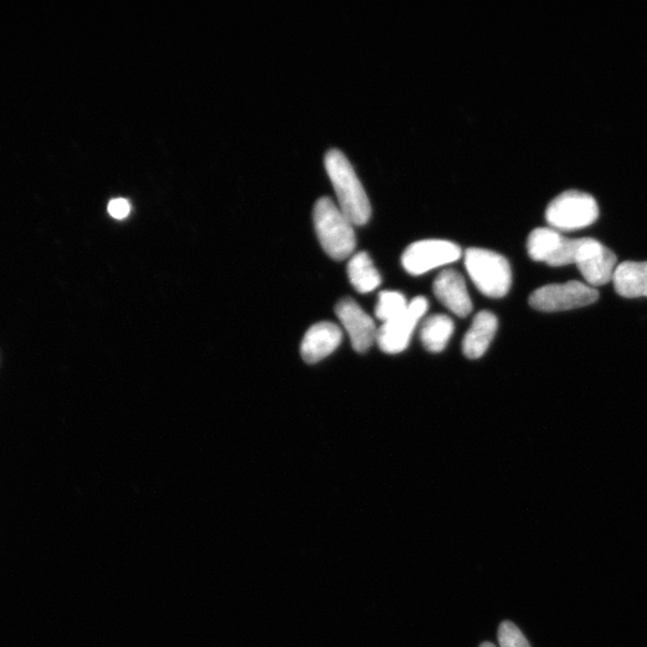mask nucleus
I'll return each instance as SVG.
<instances>
[{"mask_svg":"<svg viewBox=\"0 0 647 647\" xmlns=\"http://www.w3.org/2000/svg\"><path fill=\"white\" fill-rule=\"evenodd\" d=\"M324 162L335 188L338 207L352 225L363 226L369 223L372 215L371 203L348 158L342 152L332 150L327 153Z\"/></svg>","mask_w":647,"mask_h":647,"instance_id":"obj_1","label":"nucleus"},{"mask_svg":"<svg viewBox=\"0 0 647 647\" xmlns=\"http://www.w3.org/2000/svg\"><path fill=\"white\" fill-rule=\"evenodd\" d=\"M314 223L319 243L330 258L345 260L355 253V225L332 199L322 197L317 201Z\"/></svg>","mask_w":647,"mask_h":647,"instance_id":"obj_2","label":"nucleus"},{"mask_svg":"<svg viewBox=\"0 0 647 647\" xmlns=\"http://www.w3.org/2000/svg\"><path fill=\"white\" fill-rule=\"evenodd\" d=\"M465 268L483 296L504 298L511 289L512 270L509 260L490 249L469 248Z\"/></svg>","mask_w":647,"mask_h":647,"instance_id":"obj_3","label":"nucleus"},{"mask_svg":"<svg viewBox=\"0 0 647 647\" xmlns=\"http://www.w3.org/2000/svg\"><path fill=\"white\" fill-rule=\"evenodd\" d=\"M599 209L596 199L581 191H566L554 198L546 210V219L555 230H577L596 223Z\"/></svg>","mask_w":647,"mask_h":647,"instance_id":"obj_4","label":"nucleus"},{"mask_svg":"<svg viewBox=\"0 0 647 647\" xmlns=\"http://www.w3.org/2000/svg\"><path fill=\"white\" fill-rule=\"evenodd\" d=\"M598 291L578 281L564 285H550L538 288L532 294L531 302L541 312H564L595 304Z\"/></svg>","mask_w":647,"mask_h":647,"instance_id":"obj_5","label":"nucleus"},{"mask_svg":"<svg viewBox=\"0 0 647 647\" xmlns=\"http://www.w3.org/2000/svg\"><path fill=\"white\" fill-rule=\"evenodd\" d=\"M462 257V248L446 240H422L407 247L402 264L407 273L420 276L449 266Z\"/></svg>","mask_w":647,"mask_h":647,"instance_id":"obj_6","label":"nucleus"},{"mask_svg":"<svg viewBox=\"0 0 647 647\" xmlns=\"http://www.w3.org/2000/svg\"><path fill=\"white\" fill-rule=\"evenodd\" d=\"M429 311V301L419 297L409 304L400 317L382 324L378 330L377 342L387 355H400L409 346L418 324Z\"/></svg>","mask_w":647,"mask_h":647,"instance_id":"obj_7","label":"nucleus"},{"mask_svg":"<svg viewBox=\"0 0 647 647\" xmlns=\"http://www.w3.org/2000/svg\"><path fill=\"white\" fill-rule=\"evenodd\" d=\"M336 316L350 337L352 348L366 352L377 341L378 330L373 319L355 300L345 299L337 304Z\"/></svg>","mask_w":647,"mask_h":647,"instance_id":"obj_8","label":"nucleus"},{"mask_svg":"<svg viewBox=\"0 0 647 647\" xmlns=\"http://www.w3.org/2000/svg\"><path fill=\"white\" fill-rule=\"evenodd\" d=\"M438 300L461 318L472 314L473 302L470 299L463 276L453 269L441 273L433 285Z\"/></svg>","mask_w":647,"mask_h":647,"instance_id":"obj_9","label":"nucleus"},{"mask_svg":"<svg viewBox=\"0 0 647 647\" xmlns=\"http://www.w3.org/2000/svg\"><path fill=\"white\" fill-rule=\"evenodd\" d=\"M343 332L330 321L315 324L304 337L301 356L307 363H317L331 356L340 347Z\"/></svg>","mask_w":647,"mask_h":647,"instance_id":"obj_10","label":"nucleus"},{"mask_svg":"<svg viewBox=\"0 0 647 647\" xmlns=\"http://www.w3.org/2000/svg\"><path fill=\"white\" fill-rule=\"evenodd\" d=\"M497 330V318L489 311H482L473 320L463 340V352L469 359H480L490 348Z\"/></svg>","mask_w":647,"mask_h":647,"instance_id":"obj_11","label":"nucleus"},{"mask_svg":"<svg viewBox=\"0 0 647 647\" xmlns=\"http://www.w3.org/2000/svg\"><path fill=\"white\" fill-rule=\"evenodd\" d=\"M617 294L624 298H647V261H624L613 277Z\"/></svg>","mask_w":647,"mask_h":647,"instance_id":"obj_12","label":"nucleus"},{"mask_svg":"<svg viewBox=\"0 0 647 647\" xmlns=\"http://www.w3.org/2000/svg\"><path fill=\"white\" fill-rule=\"evenodd\" d=\"M617 257L608 247H603L598 254L578 264V269L590 287L605 286L613 281Z\"/></svg>","mask_w":647,"mask_h":647,"instance_id":"obj_13","label":"nucleus"},{"mask_svg":"<svg viewBox=\"0 0 647 647\" xmlns=\"http://www.w3.org/2000/svg\"><path fill=\"white\" fill-rule=\"evenodd\" d=\"M349 281L361 294L377 289L381 284V277L369 255L359 253L352 256L348 263Z\"/></svg>","mask_w":647,"mask_h":647,"instance_id":"obj_14","label":"nucleus"},{"mask_svg":"<svg viewBox=\"0 0 647 647\" xmlns=\"http://www.w3.org/2000/svg\"><path fill=\"white\" fill-rule=\"evenodd\" d=\"M454 330L453 320L445 315H434L423 322L421 341L431 352L443 351Z\"/></svg>","mask_w":647,"mask_h":647,"instance_id":"obj_15","label":"nucleus"},{"mask_svg":"<svg viewBox=\"0 0 647 647\" xmlns=\"http://www.w3.org/2000/svg\"><path fill=\"white\" fill-rule=\"evenodd\" d=\"M565 238L553 228H536L527 238V254L535 261L548 263L561 248Z\"/></svg>","mask_w":647,"mask_h":647,"instance_id":"obj_16","label":"nucleus"},{"mask_svg":"<svg viewBox=\"0 0 647 647\" xmlns=\"http://www.w3.org/2000/svg\"><path fill=\"white\" fill-rule=\"evenodd\" d=\"M409 304L399 291H381L376 308V317L382 324L389 322L402 316L408 310Z\"/></svg>","mask_w":647,"mask_h":647,"instance_id":"obj_17","label":"nucleus"},{"mask_svg":"<svg viewBox=\"0 0 647 647\" xmlns=\"http://www.w3.org/2000/svg\"><path fill=\"white\" fill-rule=\"evenodd\" d=\"M497 639L500 647H532L522 630L510 622L500 625Z\"/></svg>","mask_w":647,"mask_h":647,"instance_id":"obj_18","label":"nucleus"},{"mask_svg":"<svg viewBox=\"0 0 647 647\" xmlns=\"http://www.w3.org/2000/svg\"><path fill=\"white\" fill-rule=\"evenodd\" d=\"M109 213L116 219H124L131 213V204L124 198L112 199L109 204Z\"/></svg>","mask_w":647,"mask_h":647,"instance_id":"obj_19","label":"nucleus"},{"mask_svg":"<svg viewBox=\"0 0 647 647\" xmlns=\"http://www.w3.org/2000/svg\"><path fill=\"white\" fill-rule=\"evenodd\" d=\"M480 647H495V645L487 641V643H483Z\"/></svg>","mask_w":647,"mask_h":647,"instance_id":"obj_20","label":"nucleus"}]
</instances>
